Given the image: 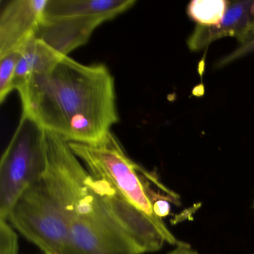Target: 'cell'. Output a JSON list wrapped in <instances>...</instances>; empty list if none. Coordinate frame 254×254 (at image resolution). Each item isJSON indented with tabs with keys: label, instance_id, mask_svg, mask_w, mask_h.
I'll use <instances>...</instances> for the list:
<instances>
[{
	"label": "cell",
	"instance_id": "obj_15",
	"mask_svg": "<svg viewBox=\"0 0 254 254\" xmlns=\"http://www.w3.org/2000/svg\"><path fill=\"white\" fill-rule=\"evenodd\" d=\"M171 202L167 200H159L154 206V213L160 219L166 218L170 214Z\"/></svg>",
	"mask_w": 254,
	"mask_h": 254
},
{
	"label": "cell",
	"instance_id": "obj_3",
	"mask_svg": "<svg viewBox=\"0 0 254 254\" xmlns=\"http://www.w3.org/2000/svg\"><path fill=\"white\" fill-rule=\"evenodd\" d=\"M68 143L93 177L108 183L126 201L156 224L168 228L154 213V204L159 200L179 204V195L166 187L154 172L131 160L112 132L95 143Z\"/></svg>",
	"mask_w": 254,
	"mask_h": 254
},
{
	"label": "cell",
	"instance_id": "obj_9",
	"mask_svg": "<svg viewBox=\"0 0 254 254\" xmlns=\"http://www.w3.org/2000/svg\"><path fill=\"white\" fill-rule=\"evenodd\" d=\"M20 51V57L14 78L15 90L26 84L32 77L50 70L63 57L37 37L26 43Z\"/></svg>",
	"mask_w": 254,
	"mask_h": 254
},
{
	"label": "cell",
	"instance_id": "obj_12",
	"mask_svg": "<svg viewBox=\"0 0 254 254\" xmlns=\"http://www.w3.org/2000/svg\"><path fill=\"white\" fill-rule=\"evenodd\" d=\"M20 51H13L0 57V102L3 103L14 90V78Z\"/></svg>",
	"mask_w": 254,
	"mask_h": 254
},
{
	"label": "cell",
	"instance_id": "obj_13",
	"mask_svg": "<svg viewBox=\"0 0 254 254\" xmlns=\"http://www.w3.org/2000/svg\"><path fill=\"white\" fill-rule=\"evenodd\" d=\"M18 236L6 221H0V254H18Z\"/></svg>",
	"mask_w": 254,
	"mask_h": 254
},
{
	"label": "cell",
	"instance_id": "obj_5",
	"mask_svg": "<svg viewBox=\"0 0 254 254\" xmlns=\"http://www.w3.org/2000/svg\"><path fill=\"white\" fill-rule=\"evenodd\" d=\"M45 130L22 114L0 162V221H6L17 199L47 170Z\"/></svg>",
	"mask_w": 254,
	"mask_h": 254
},
{
	"label": "cell",
	"instance_id": "obj_7",
	"mask_svg": "<svg viewBox=\"0 0 254 254\" xmlns=\"http://www.w3.org/2000/svg\"><path fill=\"white\" fill-rule=\"evenodd\" d=\"M48 0H11L0 12V57L36 37Z\"/></svg>",
	"mask_w": 254,
	"mask_h": 254
},
{
	"label": "cell",
	"instance_id": "obj_4",
	"mask_svg": "<svg viewBox=\"0 0 254 254\" xmlns=\"http://www.w3.org/2000/svg\"><path fill=\"white\" fill-rule=\"evenodd\" d=\"M136 3V0H48L36 37L68 56L85 45L102 23Z\"/></svg>",
	"mask_w": 254,
	"mask_h": 254
},
{
	"label": "cell",
	"instance_id": "obj_14",
	"mask_svg": "<svg viewBox=\"0 0 254 254\" xmlns=\"http://www.w3.org/2000/svg\"><path fill=\"white\" fill-rule=\"evenodd\" d=\"M254 50V38L251 39L248 42L245 44H242V46L236 49L234 51L232 52L230 54L224 56L223 59H221L218 63L216 64V67H221V66H226L229 64L231 62L246 56L247 54H249L251 52Z\"/></svg>",
	"mask_w": 254,
	"mask_h": 254
},
{
	"label": "cell",
	"instance_id": "obj_1",
	"mask_svg": "<svg viewBox=\"0 0 254 254\" xmlns=\"http://www.w3.org/2000/svg\"><path fill=\"white\" fill-rule=\"evenodd\" d=\"M45 137L44 181L68 220L84 221L121 254H147L166 243H184L126 201L108 183L93 177L67 142L50 132L45 131Z\"/></svg>",
	"mask_w": 254,
	"mask_h": 254
},
{
	"label": "cell",
	"instance_id": "obj_8",
	"mask_svg": "<svg viewBox=\"0 0 254 254\" xmlns=\"http://www.w3.org/2000/svg\"><path fill=\"white\" fill-rule=\"evenodd\" d=\"M224 37H233L245 44L254 38V1L230 2L222 20L216 26H197L187 41L190 50H203Z\"/></svg>",
	"mask_w": 254,
	"mask_h": 254
},
{
	"label": "cell",
	"instance_id": "obj_6",
	"mask_svg": "<svg viewBox=\"0 0 254 254\" xmlns=\"http://www.w3.org/2000/svg\"><path fill=\"white\" fill-rule=\"evenodd\" d=\"M7 221L44 254H66L69 222L44 178L20 196Z\"/></svg>",
	"mask_w": 254,
	"mask_h": 254
},
{
	"label": "cell",
	"instance_id": "obj_2",
	"mask_svg": "<svg viewBox=\"0 0 254 254\" xmlns=\"http://www.w3.org/2000/svg\"><path fill=\"white\" fill-rule=\"evenodd\" d=\"M17 91L22 114L67 142H97L119 122L114 78L102 64L63 56Z\"/></svg>",
	"mask_w": 254,
	"mask_h": 254
},
{
	"label": "cell",
	"instance_id": "obj_11",
	"mask_svg": "<svg viewBox=\"0 0 254 254\" xmlns=\"http://www.w3.org/2000/svg\"><path fill=\"white\" fill-rule=\"evenodd\" d=\"M230 4L225 0H194L189 4L187 14L197 26H216L222 20Z\"/></svg>",
	"mask_w": 254,
	"mask_h": 254
},
{
	"label": "cell",
	"instance_id": "obj_10",
	"mask_svg": "<svg viewBox=\"0 0 254 254\" xmlns=\"http://www.w3.org/2000/svg\"><path fill=\"white\" fill-rule=\"evenodd\" d=\"M66 254H121L84 221L69 219Z\"/></svg>",
	"mask_w": 254,
	"mask_h": 254
},
{
	"label": "cell",
	"instance_id": "obj_16",
	"mask_svg": "<svg viewBox=\"0 0 254 254\" xmlns=\"http://www.w3.org/2000/svg\"><path fill=\"white\" fill-rule=\"evenodd\" d=\"M168 254H199L197 251L193 250L188 243L181 244L178 246L175 247V249L172 250Z\"/></svg>",
	"mask_w": 254,
	"mask_h": 254
}]
</instances>
